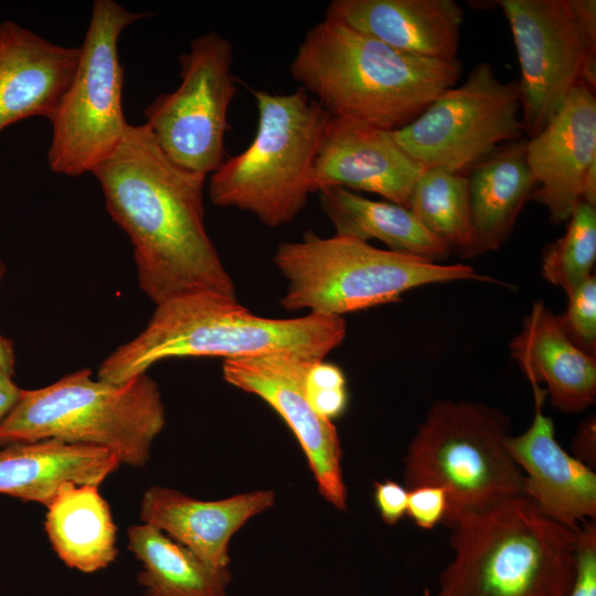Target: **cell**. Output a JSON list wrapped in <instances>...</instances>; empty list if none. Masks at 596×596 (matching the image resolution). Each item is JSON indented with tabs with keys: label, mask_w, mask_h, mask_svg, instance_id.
I'll use <instances>...</instances> for the list:
<instances>
[{
	"label": "cell",
	"mask_w": 596,
	"mask_h": 596,
	"mask_svg": "<svg viewBox=\"0 0 596 596\" xmlns=\"http://www.w3.org/2000/svg\"><path fill=\"white\" fill-rule=\"evenodd\" d=\"M92 174L107 212L131 242L138 284L156 306L201 291L236 298L205 228L206 175L171 161L145 124H129Z\"/></svg>",
	"instance_id": "cell-1"
},
{
	"label": "cell",
	"mask_w": 596,
	"mask_h": 596,
	"mask_svg": "<svg viewBox=\"0 0 596 596\" xmlns=\"http://www.w3.org/2000/svg\"><path fill=\"white\" fill-rule=\"evenodd\" d=\"M289 72L331 116L396 130L457 85L461 64L398 51L324 18L305 33Z\"/></svg>",
	"instance_id": "cell-2"
},
{
	"label": "cell",
	"mask_w": 596,
	"mask_h": 596,
	"mask_svg": "<svg viewBox=\"0 0 596 596\" xmlns=\"http://www.w3.org/2000/svg\"><path fill=\"white\" fill-rule=\"evenodd\" d=\"M345 334L343 317L307 313L266 318L251 312L236 298L192 292L157 305L146 328L102 362L97 377L126 383L147 373L155 363L172 358L231 360L291 352L313 361L324 360Z\"/></svg>",
	"instance_id": "cell-3"
},
{
	"label": "cell",
	"mask_w": 596,
	"mask_h": 596,
	"mask_svg": "<svg viewBox=\"0 0 596 596\" xmlns=\"http://www.w3.org/2000/svg\"><path fill=\"white\" fill-rule=\"evenodd\" d=\"M453 558L425 596H567L576 532L520 496L465 513L449 526Z\"/></svg>",
	"instance_id": "cell-4"
},
{
	"label": "cell",
	"mask_w": 596,
	"mask_h": 596,
	"mask_svg": "<svg viewBox=\"0 0 596 596\" xmlns=\"http://www.w3.org/2000/svg\"><path fill=\"white\" fill-rule=\"evenodd\" d=\"M166 424L158 384L147 373L126 383L93 379L81 369L35 390H23L0 424V445L57 439L111 451L142 467Z\"/></svg>",
	"instance_id": "cell-5"
},
{
	"label": "cell",
	"mask_w": 596,
	"mask_h": 596,
	"mask_svg": "<svg viewBox=\"0 0 596 596\" xmlns=\"http://www.w3.org/2000/svg\"><path fill=\"white\" fill-rule=\"evenodd\" d=\"M273 260L287 280L281 306L324 317L395 302L405 291L429 284L494 281L469 265L440 264L337 234L307 232L300 241L279 244Z\"/></svg>",
	"instance_id": "cell-6"
},
{
	"label": "cell",
	"mask_w": 596,
	"mask_h": 596,
	"mask_svg": "<svg viewBox=\"0 0 596 596\" xmlns=\"http://www.w3.org/2000/svg\"><path fill=\"white\" fill-rule=\"evenodd\" d=\"M258 120L252 142L210 175L209 196L220 207L254 214L278 227L306 206L316 156L331 115L302 88L254 91Z\"/></svg>",
	"instance_id": "cell-7"
},
{
	"label": "cell",
	"mask_w": 596,
	"mask_h": 596,
	"mask_svg": "<svg viewBox=\"0 0 596 596\" xmlns=\"http://www.w3.org/2000/svg\"><path fill=\"white\" fill-rule=\"evenodd\" d=\"M509 416L477 401L439 400L418 425L404 457L407 490H445L448 528L465 513L523 496V473L509 455Z\"/></svg>",
	"instance_id": "cell-8"
},
{
	"label": "cell",
	"mask_w": 596,
	"mask_h": 596,
	"mask_svg": "<svg viewBox=\"0 0 596 596\" xmlns=\"http://www.w3.org/2000/svg\"><path fill=\"white\" fill-rule=\"evenodd\" d=\"M114 0H95L73 79L50 119L47 164L57 174L91 172L121 141L129 123L123 109V31L147 18Z\"/></svg>",
	"instance_id": "cell-9"
},
{
	"label": "cell",
	"mask_w": 596,
	"mask_h": 596,
	"mask_svg": "<svg viewBox=\"0 0 596 596\" xmlns=\"http://www.w3.org/2000/svg\"><path fill=\"white\" fill-rule=\"evenodd\" d=\"M521 71L523 132L535 136L584 83L596 91L595 0H500Z\"/></svg>",
	"instance_id": "cell-10"
},
{
	"label": "cell",
	"mask_w": 596,
	"mask_h": 596,
	"mask_svg": "<svg viewBox=\"0 0 596 596\" xmlns=\"http://www.w3.org/2000/svg\"><path fill=\"white\" fill-rule=\"evenodd\" d=\"M393 135L424 169L467 174L499 146L524 138L519 83L479 63Z\"/></svg>",
	"instance_id": "cell-11"
},
{
	"label": "cell",
	"mask_w": 596,
	"mask_h": 596,
	"mask_svg": "<svg viewBox=\"0 0 596 596\" xmlns=\"http://www.w3.org/2000/svg\"><path fill=\"white\" fill-rule=\"evenodd\" d=\"M179 62V86L145 108V125L171 161L207 175L225 159L228 109L237 95L232 42L209 31L191 41Z\"/></svg>",
	"instance_id": "cell-12"
},
{
	"label": "cell",
	"mask_w": 596,
	"mask_h": 596,
	"mask_svg": "<svg viewBox=\"0 0 596 596\" xmlns=\"http://www.w3.org/2000/svg\"><path fill=\"white\" fill-rule=\"evenodd\" d=\"M312 361L291 352H273L224 360L222 370L228 384L258 396L284 419L306 456L320 494L344 511L348 493L340 438L334 424L312 408L305 390Z\"/></svg>",
	"instance_id": "cell-13"
},
{
	"label": "cell",
	"mask_w": 596,
	"mask_h": 596,
	"mask_svg": "<svg viewBox=\"0 0 596 596\" xmlns=\"http://www.w3.org/2000/svg\"><path fill=\"white\" fill-rule=\"evenodd\" d=\"M423 171L398 145L393 130L331 116L313 163L311 191L353 189L408 207Z\"/></svg>",
	"instance_id": "cell-14"
},
{
	"label": "cell",
	"mask_w": 596,
	"mask_h": 596,
	"mask_svg": "<svg viewBox=\"0 0 596 596\" xmlns=\"http://www.w3.org/2000/svg\"><path fill=\"white\" fill-rule=\"evenodd\" d=\"M525 157L536 184L531 198L552 222L567 221L596 166L595 89L584 83L573 88L543 129L526 139Z\"/></svg>",
	"instance_id": "cell-15"
},
{
	"label": "cell",
	"mask_w": 596,
	"mask_h": 596,
	"mask_svg": "<svg viewBox=\"0 0 596 596\" xmlns=\"http://www.w3.org/2000/svg\"><path fill=\"white\" fill-rule=\"evenodd\" d=\"M545 396L534 395L531 425L510 435L505 447L523 473V496L546 517L578 530L596 518V473L558 444L554 422L542 411Z\"/></svg>",
	"instance_id": "cell-16"
},
{
	"label": "cell",
	"mask_w": 596,
	"mask_h": 596,
	"mask_svg": "<svg viewBox=\"0 0 596 596\" xmlns=\"http://www.w3.org/2000/svg\"><path fill=\"white\" fill-rule=\"evenodd\" d=\"M79 46H63L0 23V132L29 117H53L75 74Z\"/></svg>",
	"instance_id": "cell-17"
},
{
	"label": "cell",
	"mask_w": 596,
	"mask_h": 596,
	"mask_svg": "<svg viewBox=\"0 0 596 596\" xmlns=\"http://www.w3.org/2000/svg\"><path fill=\"white\" fill-rule=\"evenodd\" d=\"M275 503L272 490L199 500L174 489L152 486L142 496L140 519L191 550L216 568L230 564V542L252 518Z\"/></svg>",
	"instance_id": "cell-18"
},
{
	"label": "cell",
	"mask_w": 596,
	"mask_h": 596,
	"mask_svg": "<svg viewBox=\"0 0 596 596\" xmlns=\"http://www.w3.org/2000/svg\"><path fill=\"white\" fill-rule=\"evenodd\" d=\"M324 18L402 52L455 60L464 10L454 0H333Z\"/></svg>",
	"instance_id": "cell-19"
},
{
	"label": "cell",
	"mask_w": 596,
	"mask_h": 596,
	"mask_svg": "<svg viewBox=\"0 0 596 596\" xmlns=\"http://www.w3.org/2000/svg\"><path fill=\"white\" fill-rule=\"evenodd\" d=\"M510 352L530 381L533 393L545 384L552 405L563 413H581L596 401V359L564 332L558 316L543 301L532 306Z\"/></svg>",
	"instance_id": "cell-20"
},
{
	"label": "cell",
	"mask_w": 596,
	"mask_h": 596,
	"mask_svg": "<svg viewBox=\"0 0 596 596\" xmlns=\"http://www.w3.org/2000/svg\"><path fill=\"white\" fill-rule=\"evenodd\" d=\"M120 462L109 450L57 439L8 445L0 450V493L45 507L71 483H102Z\"/></svg>",
	"instance_id": "cell-21"
},
{
	"label": "cell",
	"mask_w": 596,
	"mask_h": 596,
	"mask_svg": "<svg viewBox=\"0 0 596 596\" xmlns=\"http://www.w3.org/2000/svg\"><path fill=\"white\" fill-rule=\"evenodd\" d=\"M525 146V138L505 142L469 171L472 242L466 258L498 249L532 196Z\"/></svg>",
	"instance_id": "cell-22"
},
{
	"label": "cell",
	"mask_w": 596,
	"mask_h": 596,
	"mask_svg": "<svg viewBox=\"0 0 596 596\" xmlns=\"http://www.w3.org/2000/svg\"><path fill=\"white\" fill-rule=\"evenodd\" d=\"M46 509L49 541L68 567L94 573L116 558L117 528L98 486L67 485Z\"/></svg>",
	"instance_id": "cell-23"
},
{
	"label": "cell",
	"mask_w": 596,
	"mask_h": 596,
	"mask_svg": "<svg viewBox=\"0 0 596 596\" xmlns=\"http://www.w3.org/2000/svg\"><path fill=\"white\" fill-rule=\"evenodd\" d=\"M319 194L321 209L337 235L364 242L379 240L391 251L434 262L445 259L453 253L406 206L366 199L340 187L322 189Z\"/></svg>",
	"instance_id": "cell-24"
},
{
	"label": "cell",
	"mask_w": 596,
	"mask_h": 596,
	"mask_svg": "<svg viewBox=\"0 0 596 596\" xmlns=\"http://www.w3.org/2000/svg\"><path fill=\"white\" fill-rule=\"evenodd\" d=\"M127 547L141 563L146 596H228V567L216 568L162 531L146 523L127 530Z\"/></svg>",
	"instance_id": "cell-25"
},
{
	"label": "cell",
	"mask_w": 596,
	"mask_h": 596,
	"mask_svg": "<svg viewBox=\"0 0 596 596\" xmlns=\"http://www.w3.org/2000/svg\"><path fill=\"white\" fill-rule=\"evenodd\" d=\"M408 209L453 253L467 257L472 242L468 174L424 169Z\"/></svg>",
	"instance_id": "cell-26"
},
{
	"label": "cell",
	"mask_w": 596,
	"mask_h": 596,
	"mask_svg": "<svg viewBox=\"0 0 596 596\" xmlns=\"http://www.w3.org/2000/svg\"><path fill=\"white\" fill-rule=\"evenodd\" d=\"M566 232L542 257V275L566 295L592 276L596 262V206L583 201L567 220Z\"/></svg>",
	"instance_id": "cell-27"
},
{
	"label": "cell",
	"mask_w": 596,
	"mask_h": 596,
	"mask_svg": "<svg viewBox=\"0 0 596 596\" xmlns=\"http://www.w3.org/2000/svg\"><path fill=\"white\" fill-rule=\"evenodd\" d=\"M305 390L312 408L331 422L348 406L347 380L343 371L333 363L312 361L306 373Z\"/></svg>",
	"instance_id": "cell-28"
},
{
	"label": "cell",
	"mask_w": 596,
	"mask_h": 596,
	"mask_svg": "<svg viewBox=\"0 0 596 596\" xmlns=\"http://www.w3.org/2000/svg\"><path fill=\"white\" fill-rule=\"evenodd\" d=\"M568 297L564 313L557 315L567 337L589 355L596 354V278L593 274Z\"/></svg>",
	"instance_id": "cell-29"
},
{
	"label": "cell",
	"mask_w": 596,
	"mask_h": 596,
	"mask_svg": "<svg viewBox=\"0 0 596 596\" xmlns=\"http://www.w3.org/2000/svg\"><path fill=\"white\" fill-rule=\"evenodd\" d=\"M567 596H596V524L587 521L576 532V573Z\"/></svg>",
	"instance_id": "cell-30"
},
{
	"label": "cell",
	"mask_w": 596,
	"mask_h": 596,
	"mask_svg": "<svg viewBox=\"0 0 596 596\" xmlns=\"http://www.w3.org/2000/svg\"><path fill=\"white\" fill-rule=\"evenodd\" d=\"M447 512L444 489L422 486L408 490L406 515L423 530H433L443 524Z\"/></svg>",
	"instance_id": "cell-31"
},
{
	"label": "cell",
	"mask_w": 596,
	"mask_h": 596,
	"mask_svg": "<svg viewBox=\"0 0 596 596\" xmlns=\"http://www.w3.org/2000/svg\"><path fill=\"white\" fill-rule=\"evenodd\" d=\"M373 497L386 524L394 525L406 515L408 490L405 486L393 480L375 482Z\"/></svg>",
	"instance_id": "cell-32"
},
{
	"label": "cell",
	"mask_w": 596,
	"mask_h": 596,
	"mask_svg": "<svg viewBox=\"0 0 596 596\" xmlns=\"http://www.w3.org/2000/svg\"><path fill=\"white\" fill-rule=\"evenodd\" d=\"M576 459L594 469L596 467V419L588 416L578 427L573 441L572 453Z\"/></svg>",
	"instance_id": "cell-33"
},
{
	"label": "cell",
	"mask_w": 596,
	"mask_h": 596,
	"mask_svg": "<svg viewBox=\"0 0 596 596\" xmlns=\"http://www.w3.org/2000/svg\"><path fill=\"white\" fill-rule=\"evenodd\" d=\"M22 389L13 381V375L0 373V424L18 403Z\"/></svg>",
	"instance_id": "cell-34"
},
{
	"label": "cell",
	"mask_w": 596,
	"mask_h": 596,
	"mask_svg": "<svg viewBox=\"0 0 596 596\" xmlns=\"http://www.w3.org/2000/svg\"><path fill=\"white\" fill-rule=\"evenodd\" d=\"M15 354L11 340L0 334V373L13 375Z\"/></svg>",
	"instance_id": "cell-35"
},
{
	"label": "cell",
	"mask_w": 596,
	"mask_h": 596,
	"mask_svg": "<svg viewBox=\"0 0 596 596\" xmlns=\"http://www.w3.org/2000/svg\"><path fill=\"white\" fill-rule=\"evenodd\" d=\"M6 275V265L0 256V284Z\"/></svg>",
	"instance_id": "cell-36"
}]
</instances>
